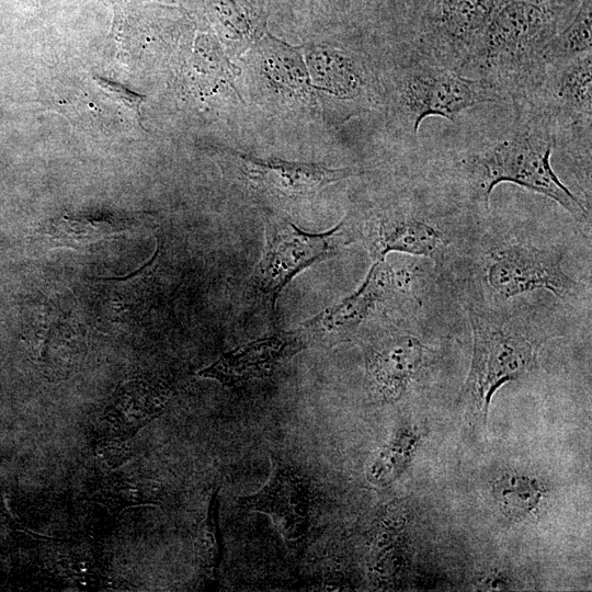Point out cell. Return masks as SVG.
Listing matches in <instances>:
<instances>
[{"mask_svg":"<svg viewBox=\"0 0 592 592\" xmlns=\"http://www.w3.org/2000/svg\"><path fill=\"white\" fill-rule=\"evenodd\" d=\"M487 282L500 298L538 289L566 298L578 289V283L563 271L559 254L526 244L494 252L487 266Z\"/></svg>","mask_w":592,"mask_h":592,"instance_id":"obj_9","label":"cell"},{"mask_svg":"<svg viewBox=\"0 0 592 592\" xmlns=\"http://www.w3.org/2000/svg\"><path fill=\"white\" fill-rule=\"evenodd\" d=\"M420 436L411 428L399 429L382 447L367 471V479L375 486H387L406 469L418 446Z\"/></svg>","mask_w":592,"mask_h":592,"instance_id":"obj_19","label":"cell"},{"mask_svg":"<svg viewBox=\"0 0 592 592\" xmlns=\"http://www.w3.org/2000/svg\"><path fill=\"white\" fill-rule=\"evenodd\" d=\"M500 0H417L406 55L463 75Z\"/></svg>","mask_w":592,"mask_h":592,"instance_id":"obj_5","label":"cell"},{"mask_svg":"<svg viewBox=\"0 0 592 592\" xmlns=\"http://www.w3.org/2000/svg\"><path fill=\"white\" fill-rule=\"evenodd\" d=\"M424 346L408 334L382 338L366 350V367L376 390L386 400L399 399L419 374Z\"/></svg>","mask_w":592,"mask_h":592,"instance_id":"obj_14","label":"cell"},{"mask_svg":"<svg viewBox=\"0 0 592 592\" xmlns=\"http://www.w3.org/2000/svg\"><path fill=\"white\" fill-rule=\"evenodd\" d=\"M128 220L113 217L62 216L47 223L43 232L47 248H83L121 232Z\"/></svg>","mask_w":592,"mask_h":592,"instance_id":"obj_16","label":"cell"},{"mask_svg":"<svg viewBox=\"0 0 592 592\" xmlns=\"http://www.w3.org/2000/svg\"><path fill=\"white\" fill-rule=\"evenodd\" d=\"M261 258L252 271L247 293L252 303L274 312L286 285L303 270L335 255L353 241L346 219L325 232H308L284 219H269Z\"/></svg>","mask_w":592,"mask_h":592,"instance_id":"obj_6","label":"cell"},{"mask_svg":"<svg viewBox=\"0 0 592 592\" xmlns=\"http://www.w3.org/2000/svg\"><path fill=\"white\" fill-rule=\"evenodd\" d=\"M240 171L253 187L280 201L307 198L319 189L356 173L350 168L328 169L281 160L243 158Z\"/></svg>","mask_w":592,"mask_h":592,"instance_id":"obj_13","label":"cell"},{"mask_svg":"<svg viewBox=\"0 0 592 592\" xmlns=\"http://www.w3.org/2000/svg\"><path fill=\"white\" fill-rule=\"evenodd\" d=\"M391 80L389 113L392 123L410 138H417L424 118L440 116L457 122L467 110L486 104H504L481 81L452 69L405 55Z\"/></svg>","mask_w":592,"mask_h":592,"instance_id":"obj_3","label":"cell"},{"mask_svg":"<svg viewBox=\"0 0 592 592\" xmlns=\"http://www.w3.org/2000/svg\"><path fill=\"white\" fill-rule=\"evenodd\" d=\"M473 356L460 400L479 425H485L494 392L505 383L527 374L536 360V346L513 323L470 309Z\"/></svg>","mask_w":592,"mask_h":592,"instance_id":"obj_4","label":"cell"},{"mask_svg":"<svg viewBox=\"0 0 592 592\" xmlns=\"http://www.w3.org/2000/svg\"><path fill=\"white\" fill-rule=\"evenodd\" d=\"M168 390L160 385H128L117 394L107 413L110 431L115 435L134 433L162 410Z\"/></svg>","mask_w":592,"mask_h":592,"instance_id":"obj_15","label":"cell"},{"mask_svg":"<svg viewBox=\"0 0 592 592\" xmlns=\"http://www.w3.org/2000/svg\"><path fill=\"white\" fill-rule=\"evenodd\" d=\"M273 468L266 485L242 504L269 515L285 540L297 544L309 527L310 492L307 480L281 459L272 456Z\"/></svg>","mask_w":592,"mask_h":592,"instance_id":"obj_11","label":"cell"},{"mask_svg":"<svg viewBox=\"0 0 592 592\" xmlns=\"http://www.w3.org/2000/svg\"><path fill=\"white\" fill-rule=\"evenodd\" d=\"M305 348L296 329L276 332L225 352L198 375L224 386H240L270 376L281 362Z\"/></svg>","mask_w":592,"mask_h":592,"instance_id":"obj_12","label":"cell"},{"mask_svg":"<svg viewBox=\"0 0 592 592\" xmlns=\"http://www.w3.org/2000/svg\"><path fill=\"white\" fill-rule=\"evenodd\" d=\"M496 502L509 517H523L534 511L545 493L544 485L536 478L506 473L499 476L492 486Z\"/></svg>","mask_w":592,"mask_h":592,"instance_id":"obj_18","label":"cell"},{"mask_svg":"<svg viewBox=\"0 0 592 592\" xmlns=\"http://www.w3.org/2000/svg\"><path fill=\"white\" fill-rule=\"evenodd\" d=\"M591 15L592 0H582L574 18L546 46L543 53L546 67L592 52Z\"/></svg>","mask_w":592,"mask_h":592,"instance_id":"obj_17","label":"cell"},{"mask_svg":"<svg viewBox=\"0 0 592 592\" xmlns=\"http://www.w3.org/2000/svg\"><path fill=\"white\" fill-rule=\"evenodd\" d=\"M582 0H500L463 75L504 104L528 99L542 82L548 43L574 18Z\"/></svg>","mask_w":592,"mask_h":592,"instance_id":"obj_1","label":"cell"},{"mask_svg":"<svg viewBox=\"0 0 592 592\" xmlns=\"http://www.w3.org/2000/svg\"><path fill=\"white\" fill-rule=\"evenodd\" d=\"M511 106L513 121L501 137L462 159L473 195L488 207L498 184L513 183L549 197L577 220H585L587 208L551 167L550 157L558 143L553 124L527 103Z\"/></svg>","mask_w":592,"mask_h":592,"instance_id":"obj_2","label":"cell"},{"mask_svg":"<svg viewBox=\"0 0 592 592\" xmlns=\"http://www.w3.org/2000/svg\"><path fill=\"white\" fill-rule=\"evenodd\" d=\"M357 237L373 260L390 252L434 257L444 244L443 231L409 204H389L371 216Z\"/></svg>","mask_w":592,"mask_h":592,"instance_id":"obj_10","label":"cell"},{"mask_svg":"<svg viewBox=\"0 0 592 592\" xmlns=\"http://www.w3.org/2000/svg\"><path fill=\"white\" fill-rule=\"evenodd\" d=\"M217 505L218 501L216 492H214L205 523L202 544V558L205 562V567L208 568L209 571H215L218 568L223 555L221 537L217 522Z\"/></svg>","mask_w":592,"mask_h":592,"instance_id":"obj_20","label":"cell"},{"mask_svg":"<svg viewBox=\"0 0 592 592\" xmlns=\"http://www.w3.org/2000/svg\"><path fill=\"white\" fill-rule=\"evenodd\" d=\"M409 275L386 259L374 261L361 285L339 303L323 309L296 330L306 346H330L348 340L372 321L383 307L409 287Z\"/></svg>","mask_w":592,"mask_h":592,"instance_id":"obj_7","label":"cell"},{"mask_svg":"<svg viewBox=\"0 0 592 592\" xmlns=\"http://www.w3.org/2000/svg\"><path fill=\"white\" fill-rule=\"evenodd\" d=\"M96 84L105 91V93L118 103L121 106L128 110L137 119L140 127L143 116L140 114V105L146 100V96L138 94L127 89L121 83L114 82L112 80L104 79L102 77L94 76Z\"/></svg>","mask_w":592,"mask_h":592,"instance_id":"obj_21","label":"cell"},{"mask_svg":"<svg viewBox=\"0 0 592 592\" xmlns=\"http://www.w3.org/2000/svg\"><path fill=\"white\" fill-rule=\"evenodd\" d=\"M521 102L548 117L557 140L561 137L591 147L592 52L547 66L537 89Z\"/></svg>","mask_w":592,"mask_h":592,"instance_id":"obj_8","label":"cell"}]
</instances>
